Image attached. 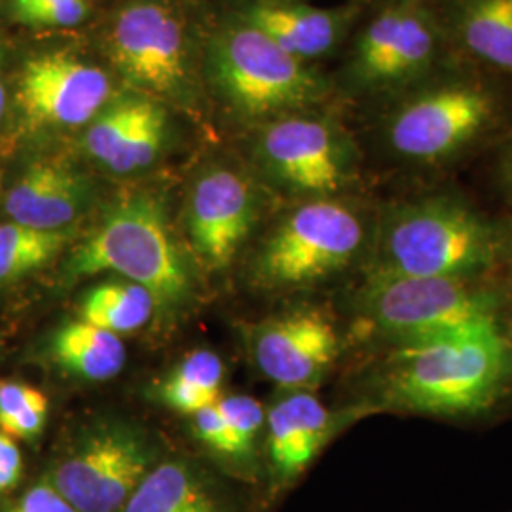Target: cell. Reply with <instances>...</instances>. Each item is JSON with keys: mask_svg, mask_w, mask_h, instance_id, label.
Wrapping results in <instances>:
<instances>
[{"mask_svg": "<svg viewBox=\"0 0 512 512\" xmlns=\"http://www.w3.org/2000/svg\"><path fill=\"white\" fill-rule=\"evenodd\" d=\"M365 416L393 414L486 425L512 414V342L495 327L433 342L374 349L349 403Z\"/></svg>", "mask_w": 512, "mask_h": 512, "instance_id": "obj_1", "label": "cell"}, {"mask_svg": "<svg viewBox=\"0 0 512 512\" xmlns=\"http://www.w3.org/2000/svg\"><path fill=\"white\" fill-rule=\"evenodd\" d=\"M503 272V224L456 190L385 203L359 277H482ZM357 277V279H359Z\"/></svg>", "mask_w": 512, "mask_h": 512, "instance_id": "obj_2", "label": "cell"}, {"mask_svg": "<svg viewBox=\"0 0 512 512\" xmlns=\"http://www.w3.org/2000/svg\"><path fill=\"white\" fill-rule=\"evenodd\" d=\"M507 275L359 277L349 294L348 346L363 353L433 342L463 330L495 327Z\"/></svg>", "mask_w": 512, "mask_h": 512, "instance_id": "obj_3", "label": "cell"}, {"mask_svg": "<svg viewBox=\"0 0 512 512\" xmlns=\"http://www.w3.org/2000/svg\"><path fill=\"white\" fill-rule=\"evenodd\" d=\"M112 274L145 287L162 315L183 313L196 296V272L175 239L164 203L133 192L112 203L63 266L65 281Z\"/></svg>", "mask_w": 512, "mask_h": 512, "instance_id": "obj_4", "label": "cell"}, {"mask_svg": "<svg viewBox=\"0 0 512 512\" xmlns=\"http://www.w3.org/2000/svg\"><path fill=\"white\" fill-rule=\"evenodd\" d=\"M376 211L346 196L300 200L277 220L253 258V281L266 293H313L349 274H363Z\"/></svg>", "mask_w": 512, "mask_h": 512, "instance_id": "obj_5", "label": "cell"}, {"mask_svg": "<svg viewBox=\"0 0 512 512\" xmlns=\"http://www.w3.org/2000/svg\"><path fill=\"white\" fill-rule=\"evenodd\" d=\"M503 112L492 82L475 74L433 73L401 93L385 116V152L416 171L458 164L499 128Z\"/></svg>", "mask_w": 512, "mask_h": 512, "instance_id": "obj_6", "label": "cell"}, {"mask_svg": "<svg viewBox=\"0 0 512 512\" xmlns=\"http://www.w3.org/2000/svg\"><path fill=\"white\" fill-rule=\"evenodd\" d=\"M209 74L215 90L247 118H281L325 99L329 86L306 61L281 50L245 21L213 38Z\"/></svg>", "mask_w": 512, "mask_h": 512, "instance_id": "obj_7", "label": "cell"}, {"mask_svg": "<svg viewBox=\"0 0 512 512\" xmlns=\"http://www.w3.org/2000/svg\"><path fill=\"white\" fill-rule=\"evenodd\" d=\"M162 458L158 442L139 425L99 420L86 425L42 476L78 512H122Z\"/></svg>", "mask_w": 512, "mask_h": 512, "instance_id": "obj_8", "label": "cell"}, {"mask_svg": "<svg viewBox=\"0 0 512 512\" xmlns=\"http://www.w3.org/2000/svg\"><path fill=\"white\" fill-rule=\"evenodd\" d=\"M256 156L268 179L300 200L346 196L359 177V152L348 133L302 112L262 129Z\"/></svg>", "mask_w": 512, "mask_h": 512, "instance_id": "obj_9", "label": "cell"}, {"mask_svg": "<svg viewBox=\"0 0 512 512\" xmlns=\"http://www.w3.org/2000/svg\"><path fill=\"white\" fill-rule=\"evenodd\" d=\"M444 27L425 0H393L359 33L351 80L370 92H406L437 71Z\"/></svg>", "mask_w": 512, "mask_h": 512, "instance_id": "obj_10", "label": "cell"}, {"mask_svg": "<svg viewBox=\"0 0 512 512\" xmlns=\"http://www.w3.org/2000/svg\"><path fill=\"white\" fill-rule=\"evenodd\" d=\"M348 349L329 308L298 304L275 313L249 330V351L256 370L281 391H315Z\"/></svg>", "mask_w": 512, "mask_h": 512, "instance_id": "obj_11", "label": "cell"}, {"mask_svg": "<svg viewBox=\"0 0 512 512\" xmlns=\"http://www.w3.org/2000/svg\"><path fill=\"white\" fill-rule=\"evenodd\" d=\"M363 418L351 404L332 410L315 391H281L266 410L262 473L270 499L293 490L330 442Z\"/></svg>", "mask_w": 512, "mask_h": 512, "instance_id": "obj_12", "label": "cell"}, {"mask_svg": "<svg viewBox=\"0 0 512 512\" xmlns=\"http://www.w3.org/2000/svg\"><path fill=\"white\" fill-rule=\"evenodd\" d=\"M109 46L114 67L131 86L169 99L186 95L183 25L164 4L126 6L114 21Z\"/></svg>", "mask_w": 512, "mask_h": 512, "instance_id": "obj_13", "label": "cell"}, {"mask_svg": "<svg viewBox=\"0 0 512 512\" xmlns=\"http://www.w3.org/2000/svg\"><path fill=\"white\" fill-rule=\"evenodd\" d=\"M258 209L247 175L220 165L203 171L184 203V232L203 268L220 272L232 264L255 228Z\"/></svg>", "mask_w": 512, "mask_h": 512, "instance_id": "obj_14", "label": "cell"}, {"mask_svg": "<svg viewBox=\"0 0 512 512\" xmlns=\"http://www.w3.org/2000/svg\"><path fill=\"white\" fill-rule=\"evenodd\" d=\"M109 74L69 54L33 57L19 78L16 105L31 129L88 126L107 107Z\"/></svg>", "mask_w": 512, "mask_h": 512, "instance_id": "obj_15", "label": "cell"}, {"mask_svg": "<svg viewBox=\"0 0 512 512\" xmlns=\"http://www.w3.org/2000/svg\"><path fill=\"white\" fill-rule=\"evenodd\" d=\"M169 118L164 107L145 95H131L101 110L84 133V150L114 175H133L164 152Z\"/></svg>", "mask_w": 512, "mask_h": 512, "instance_id": "obj_16", "label": "cell"}, {"mask_svg": "<svg viewBox=\"0 0 512 512\" xmlns=\"http://www.w3.org/2000/svg\"><path fill=\"white\" fill-rule=\"evenodd\" d=\"M95 200V186L67 158H37L12 184L4 198L8 220L37 230H73Z\"/></svg>", "mask_w": 512, "mask_h": 512, "instance_id": "obj_17", "label": "cell"}, {"mask_svg": "<svg viewBox=\"0 0 512 512\" xmlns=\"http://www.w3.org/2000/svg\"><path fill=\"white\" fill-rule=\"evenodd\" d=\"M122 512H245L241 499L217 473L196 459L164 456Z\"/></svg>", "mask_w": 512, "mask_h": 512, "instance_id": "obj_18", "label": "cell"}, {"mask_svg": "<svg viewBox=\"0 0 512 512\" xmlns=\"http://www.w3.org/2000/svg\"><path fill=\"white\" fill-rule=\"evenodd\" d=\"M351 10L319 8L304 2H258L243 14V21L300 61L329 54L348 33Z\"/></svg>", "mask_w": 512, "mask_h": 512, "instance_id": "obj_19", "label": "cell"}, {"mask_svg": "<svg viewBox=\"0 0 512 512\" xmlns=\"http://www.w3.org/2000/svg\"><path fill=\"white\" fill-rule=\"evenodd\" d=\"M50 357L59 370L82 382H107L126 365L122 338L84 319H74L55 330Z\"/></svg>", "mask_w": 512, "mask_h": 512, "instance_id": "obj_20", "label": "cell"}, {"mask_svg": "<svg viewBox=\"0 0 512 512\" xmlns=\"http://www.w3.org/2000/svg\"><path fill=\"white\" fill-rule=\"evenodd\" d=\"M450 29L467 54L512 76V0H456Z\"/></svg>", "mask_w": 512, "mask_h": 512, "instance_id": "obj_21", "label": "cell"}, {"mask_svg": "<svg viewBox=\"0 0 512 512\" xmlns=\"http://www.w3.org/2000/svg\"><path fill=\"white\" fill-rule=\"evenodd\" d=\"M78 313L95 327L122 336L143 329L158 310L145 287L126 279H107L82 296Z\"/></svg>", "mask_w": 512, "mask_h": 512, "instance_id": "obj_22", "label": "cell"}, {"mask_svg": "<svg viewBox=\"0 0 512 512\" xmlns=\"http://www.w3.org/2000/svg\"><path fill=\"white\" fill-rule=\"evenodd\" d=\"M224 374L226 368L215 351H192L160 382L156 397L167 408L194 416L224 395Z\"/></svg>", "mask_w": 512, "mask_h": 512, "instance_id": "obj_23", "label": "cell"}, {"mask_svg": "<svg viewBox=\"0 0 512 512\" xmlns=\"http://www.w3.org/2000/svg\"><path fill=\"white\" fill-rule=\"evenodd\" d=\"M73 230H37L18 222L0 224V285L50 266L73 241Z\"/></svg>", "mask_w": 512, "mask_h": 512, "instance_id": "obj_24", "label": "cell"}, {"mask_svg": "<svg viewBox=\"0 0 512 512\" xmlns=\"http://www.w3.org/2000/svg\"><path fill=\"white\" fill-rule=\"evenodd\" d=\"M48 397L33 385L0 382V431L14 440H35L48 420Z\"/></svg>", "mask_w": 512, "mask_h": 512, "instance_id": "obj_25", "label": "cell"}, {"mask_svg": "<svg viewBox=\"0 0 512 512\" xmlns=\"http://www.w3.org/2000/svg\"><path fill=\"white\" fill-rule=\"evenodd\" d=\"M217 403L203 408L198 414L192 416V431H194V437L211 456H215L226 469H230L234 475L241 478L238 448L232 437L230 425L222 416Z\"/></svg>", "mask_w": 512, "mask_h": 512, "instance_id": "obj_26", "label": "cell"}, {"mask_svg": "<svg viewBox=\"0 0 512 512\" xmlns=\"http://www.w3.org/2000/svg\"><path fill=\"white\" fill-rule=\"evenodd\" d=\"M12 12L21 23L33 27H71L88 18L90 8L86 0H48Z\"/></svg>", "mask_w": 512, "mask_h": 512, "instance_id": "obj_27", "label": "cell"}, {"mask_svg": "<svg viewBox=\"0 0 512 512\" xmlns=\"http://www.w3.org/2000/svg\"><path fill=\"white\" fill-rule=\"evenodd\" d=\"M0 512H78L55 490L54 484L40 476L23 492L0 505Z\"/></svg>", "mask_w": 512, "mask_h": 512, "instance_id": "obj_28", "label": "cell"}, {"mask_svg": "<svg viewBox=\"0 0 512 512\" xmlns=\"http://www.w3.org/2000/svg\"><path fill=\"white\" fill-rule=\"evenodd\" d=\"M23 454L18 442L0 431V495L10 494L23 476Z\"/></svg>", "mask_w": 512, "mask_h": 512, "instance_id": "obj_29", "label": "cell"}, {"mask_svg": "<svg viewBox=\"0 0 512 512\" xmlns=\"http://www.w3.org/2000/svg\"><path fill=\"white\" fill-rule=\"evenodd\" d=\"M495 171H497V183L512 202V135L499 152Z\"/></svg>", "mask_w": 512, "mask_h": 512, "instance_id": "obj_30", "label": "cell"}, {"mask_svg": "<svg viewBox=\"0 0 512 512\" xmlns=\"http://www.w3.org/2000/svg\"><path fill=\"white\" fill-rule=\"evenodd\" d=\"M497 329L507 340L512 342V277H509V275H507V294H505V300H503Z\"/></svg>", "mask_w": 512, "mask_h": 512, "instance_id": "obj_31", "label": "cell"}, {"mask_svg": "<svg viewBox=\"0 0 512 512\" xmlns=\"http://www.w3.org/2000/svg\"><path fill=\"white\" fill-rule=\"evenodd\" d=\"M503 224V274L512 277V213L501 219Z\"/></svg>", "mask_w": 512, "mask_h": 512, "instance_id": "obj_32", "label": "cell"}, {"mask_svg": "<svg viewBox=\"0 0 512 512\" xmlns=\"http://www.w3.org/2000/svg\"><path fill=\"white\" fill-rule=\"evenodd\" d=\"M40 2H48V0H12V10H19V8H29L35 6Z\"/></svg>", "mask_w": 512, "mask_h": 512, "instance_id": "obj_33", "label": "cell"}, {"mask_svg": "<svg viewBox=\"0 0 512 512\" xmlns=\"http://www.w3.org/2000/svg\"><path fill=\"white\" fill-rule=\"evenodd\" d=\"M4 109H6V90H4V84L0 82V120H2Z\"/></svg>", "mask_w": 512, "mask_h": 512, "instance_id": "obj_34", "label": "cell"}, {"mask_svg": "<svg viewBox=\"0 0 512 512\" xmlns=\"http://www.w3.org/2000/svg\"><path fill=\"white\" fill-rule=\"evenodd\" d=\"M274 2H300V0H274Z\"/></svg>", "mask_w": 512, "mask_h": 512, "instance_id": "obj_35", "label": "cell"}, {"mask_svg": "<svg viewBox=\"0 0 512 512\" xmlns=\"http://www.w3.org/2000/svg\"><path fill=\"white\" fill-rule=\"evenodd\" d=\"M0 61H2V44H0Z\"/></svg>", "mask_w": 512, "mask_h": 512, "instance_id": "obj_36", "label": "cell"}]
</instances>
